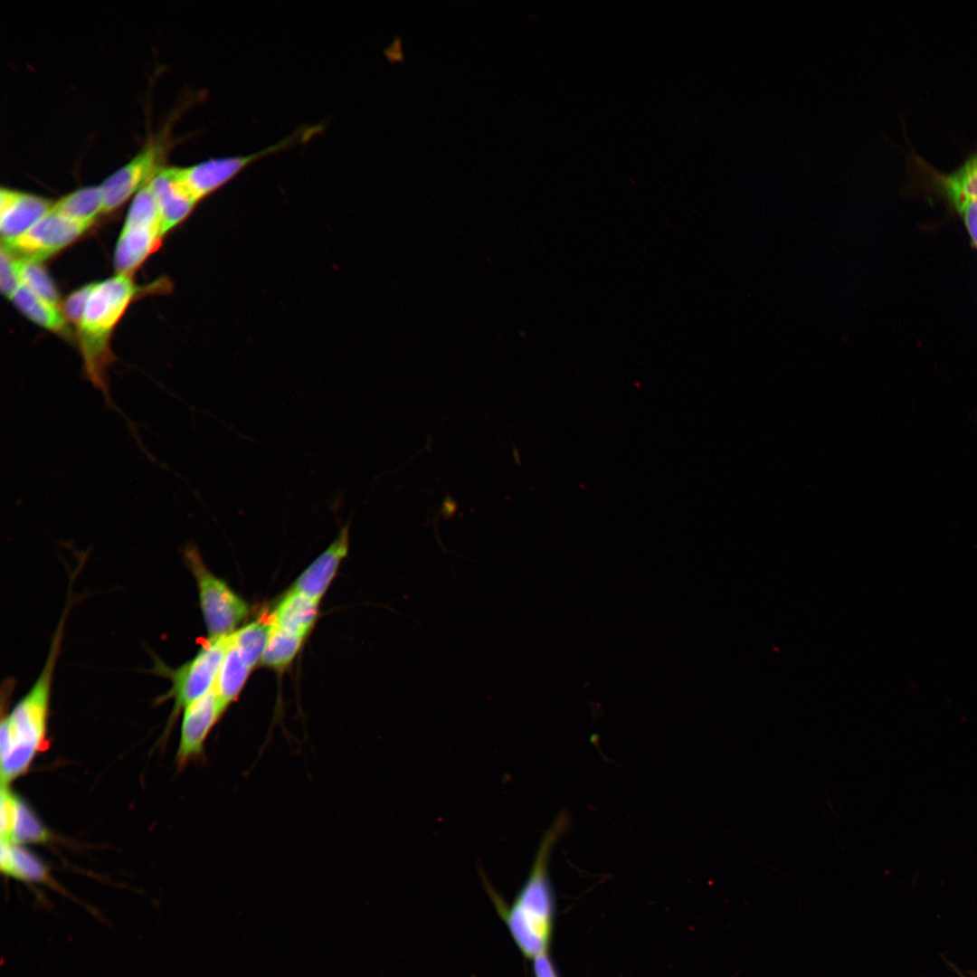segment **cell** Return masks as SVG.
<instances>
[{"label":"cell","instance_id":"1","mask_svg":"<svg viewBox=\"0 0 977 977\" xmlns=\"http://www.w3.org/2000/svg\"><path fill=\"white\" fill-rule=\"evenodd\" d=\"M66 616L61 618L42 671L30 690L6 716L0 734L1 784L25 773L39 752L48 745L47 724L52 678L60 652Z\"/></svg>","mask_w":977,"mask_h":977},{"label":"cell","instance_id":"2","mask_svg":"<svg viewBox=\"0 0 977 977\" xmlns=\"http://www.w3.org/2000/svg\"><path fill=\"white\" fill-rule=\"evenodd\" d=\"M568 825V817L561 814L545 833L536 850L528 877L511 906L507 907L489 887V896L508 930L527 958L547 951L554 915V895L548 876V862L553 846Z\"/></svg>","mask_w":977,"mask_h":977},{"label":"cell","instance_id":"3","mask_svg":"<svg viewBox=\"0 0 977 977\" xmlns=\"http://www.w3.org/2000/svg\"><path fill=\"white\" fill-rule=\"evenodd\" d=\"M137 291L128 275L118 274L96 283L78 326L87 377L106 396L105 371L112 358L109 336Z\"/></svg>","mask_w":977,"mask_h":977},{"label":"cell","instance_id":"4","mask_svg":"<svg viewBox=\"0 0 977 977\" xmlns=\"http://www.w3.org/2000/svg\"><path fill=\"white\" fill-rule=\"evenodd\" d=\"M229 636L209 638L193 659L175 669L155 659L152 671L171 682L169 690L160 696L157 702L174 700L170 716L172 722L181 710L184 711L213 687L229 645Z\"/></svg>","mask_w":977,"mask_h":977},{"label":"cell","instance_id":"5","mask_svg":"<svg viewBox=\"0 0 977 977\" xmlns=\"http://www.w3.org/2000/svg\"><path fill=\"white\" fill-rule=\"evenodd\" d=\"M183 556L197 583L209 638L232 634L248 613L247 603L206 568L194 545H187L184 548Z\"/></svg>","mask_w":977,"mask_h":977},{"label":"cell","instance_id":"6","mask_svg":"<svg viewBox=\"0 0 977 977\" xmlns=\"http://www.w3.org/2000/svg\"><path fill=\"white\" fill-rule=\"evenodd\" d=\"M303 138L304 131H298L289 138L253 154L211 158L192 166L176 167L177 175L189 194L198 202L225 185L255 160L280 151Z\"/></svg>","mask_w":977,"mask_h":977},{"label":"cell","instance_id":"7","mask_svg":"<svg viewBox=\"0 0 977 977\" xmlns=\"http://www.w3.org/2000/svg\"><path fill=\"white\" fill-rule=\"evenodd\" d=\"M89 226L51 209L26 232L2 246L19 259L39 262L69 245Z\"/></svg>","mask_w":977,"mask_h":977},{"label":"cell","instance_id":"8","mask_svg":"<svg viewBox=\"0 0 977 977\" xmlns=\"http://www.w3.org/2000/svg\"><path fill=\"white\" fill-rule=\"evenodd\" d=\"M224 710L214 686L184 709L176 754L180 768L203 757L205 741Z\"/></svg>","mask_w":977,"mask_h":977},{"label":"cell","instance_id":"9","mask_svg":"<svg viewBox=\"0 0 977 977\" xmlns=\"http://www.w3.org/2000/svg\"><path fill=\"white\" fill-rule=\"evenodd\" d=\"M159 155V145L147 144L103 181L100 187L103 196L104 213L119 207L130 195L138 193L158 168Z\"/></svg>","mask_w":977,"mask_h":977},{"label":"cell","instance_id":"10","mask_svg":"<svg viewBox=\"0 0 977 977\" xmlns=\"http://www.w3.org/2000/svg\"><path fill=\"white\" fill-rule=\"evenodd\" d=\"M46 198L1 188L0 231L2 243H7L32 228L52 207Z\"/></svg>","mask_w":977,"mask_h":977},{"label":"cell","instance_id":"11","mask_svg":"<svg viewBox=\"0 0 977 977\" xmlns=\"http://www.w3.org/2000/svg\"><path fill=\"white\" fill-rule=\"evenodd\" d=\"M148 184L158 206L163 236L189 214L197 201L180 181L176 166L158 167Z\"/></svg>","mask_w":977,"mask_h":977},{"label":"cell","instance_id":"12","mask_svg":"<svg viewBox=\"0 0 977 977\" xmlns=\"http://www.w3.org/2000/svg\"><path fill=\"white\" fill-rule=\"evenodd\" d=\"M349 526L340 527L337 537L299 576L292 591L319 602L349 549Z\"/></svg>","mask_w":977,"mask_h":977},{"label":"cell","instance_id":"13","mask_svg":"<svg viewBox=\"0 0 977 977\" xmlns=\"http://www.w3.org/2000/svg\"><path fill=\"white\" fill-rule=\"evenodd\" d=\"M162 238L159 227L124 225L115 251L118 274L129 275L153 251Z\"/></svg>","mask_w":977,"mask_h":977},{"label":"cell","instance_id":"14","mask_svg":"<svg viewBox=\"0 0 977 977\" xmlns=\"http://www.w3.org/2000/svg\"><path fill=\"white\" fill-rule=\"evenodd\" d=\"M0 868L8 877L24 883L43 884L66 894L53 880L43 862L18 844L1 840Z\"/></svg>","mask_w":977,"mask_h":977},{"label":"cell","instance_id":"15","mask_svg":"<svg viewBox=\"0 0 977 977\" xmlns=\"http://www.w3.org/2000/svg\"><path fill=\"white\" fill-rule=\"evenodd\" d=\"M318 602L292 590L280 602L270 616L272 625L305 638L314 624Z\"/></svg>","mask_w":977,"mask_h":977},{"label":"cell","instance_id":"16","mask_svg":"<svg viewBox=\"0 0 977 977\" xmlns=\"http://www.w3.org/2000/svg\"><path fill=\"white\" fill-rule=\"evenodd\" d=\"M930 174L941 194L957 211L966 202L977 197V151L949 174H942L933 168H930Z\"/></svg>","mask_w":977,"mask_h":977},{"label":"cell","instance_id":"17","mask_svg":"<svg viewBox=\"0 0 977 977\" xmlns=\"http://www.w3.org/2000/svg\"><path fill=\"white\" fill-rule=\"evenodd\" d=\"M11 299L27 318L36 324L64 336L70 334L66 318L58 305L39 297L24 285L18 288Z\"/></svg>","mask_w":977,"mask_h":977},{"label":"cell","instance_id":"18","mask_svg":"<svg viewBox=\"0 0 977 977\" xmlns=\"http://www.w3.org/2000/svg\"><path fill=\"white\" fill-rule=\"evenodd\" d=\"M250 670V666L242 658L229 636V645L213 685L224 709L240 693Z\"/></svg>","mask_w":977,"mask_h":977},{"label":"cell","instance_id":"19","mask_svg":"<svg viewBox=\"0 0 977 977\" xmlns=\"http://www.w3.org/2000/svg\"><path fill=\"white\" fill-rule=\"evenodd\" d=\"M52 209L72 221L90 225L103 212L101 189L100 185L77 189L54 203Z\"/></svg>","mask_w":977,"mask_h":977},{"label":"cell","instance_id":"20","mask_svg":"<svg viewBox=\"0 0 977 977\" xmlns=\"http://www.w3.org/2000/svg\"><path fill=\"white\" fill-rule=\"evenodd\" d=\"M270 628V618L268 621L258 620L233 631L230 635L232 643L251 669L262 658Z\"/></svg>","mask_w":977,"mask_h":977},{"label":"cell","instance_id":"21","mask_svg":"<svg viewBox=\"0 0 977 977\" xmlns=\"http://www.w3.org/2000/svg\"><path fill=\"white\" fill-rule=\"evenodd\" d=\"M303 639L271 624L267 646L261 659L262 664L275 669L286 667L295 658Z\"/></svg>","mask_w":977,"mask_h":977},{"label":"cell","instance_id":"22","mask_svg":"<svg viewBox=\"0 0 977 977\" xmlns=\"http://www.w3.org/2000/svg\"><path fill=\"white\" fill-rule=\"evenodd\" d=\"M50 839V833L40 821L36 814L23 800L18 798L16 810L8 842L14 844L43 843Z\"/></svg>","mask_w":977,"mask_h":977},{"label":"cell","instance_id":"23","mask_svg":"<svg viewBox=\"0 0 977 977\" xmlns=\"http://www.w3.org/2000/svg\"><path fill=\"white\" fill-rule=\"evenodd\" d=\"M124 225H149L161 230L158 206L148 181L136 194Z\"/></svg>","mask_w":977,"mask_h":977},{"label":"cell","instance_id":"24","mask_svg":"<svg viewBox=\"0 0 977 977\" xmlns=\"http://www.w3.org/2000/svg\"><path fill=\"white\" fill-rule=\"evenodd\" d=\"M20 277L21 285L47 301L58 305L56 288L39 262L21 259Z\"/></svg>","mask_w":977,"mask_h":977},{"label":"cell","instance_id":"25","mask_svg":"<svg viewBox=\"0 0 977 977\" xmlns=\"http://www.w3.org/2000/svg\"><path fill=\"white\" fill-rule=\"evenodd\" d=\"M0 286L2 293L9 298L14 296L21 286V259L1 246Z\"/></svg>","mask_w":977,"mask_h":977},{"label":"cell","instance_id":"26","mask_svg":"<svg viewBox=\"0 0 977 977\" xmlns=\"http://www.w3.org/2000/svg\"><path fill=\"white\" fill-rule=\"evenodd\" d=\"M18 798L8 785L2 784L0 803L1 840L9 841L10 839Z\"/></svg>","mask_w":977,"mask_h":977},{"label":"cell","instance_id":"27","mask_svg":"<svg viewBox=\"0 0 977 977\" xmlns=\"http://www.w3.org/2000/svg\"><path fill=\"white\" fill-rule=\"evenodd\" d=\"M96 283L87 284L72 292L65 300L63 306L64 316L77 327L83 316L89 298Z\"/></svg>","mask_w":977,"mask_h":977},{"label":"cell","instance_id":"28","mask_svg":"<svg viewBox=\"0 0 977 977\" xmlns=\"http://www.w3.org/2000/svg\"><path fill=\"white\" fill-rule=\"evenodd\" d=\"M958 212L962 214L971 239L977 247V197L966 202Z\"/></svg>","mask_w":977,"mask_h":977},{"label":"cell","instance_id":"29","mask_svg":"<svg viewBox=\"0 0 977 977\" xmlns=\"http://www.w3.org/2000/svg\"><path fill=\"white\" fill-rule=\"evenodd\" d=\"M533 968L535 977H557L547 952L534 958Z\"/></svg>","mask_w":977,"mask_h":977},{"label":"cell","instance_id":"30","mask_svg":"<svg viewBox=\"0 0 977 977\" xmlns=\"http://www.w3.org/2000/svg\"><path fill=\"white\" fill-rule=\"evenodd\" d=\"M385 54L388 59L394 62L403 61V52L402 51V41L400 37H395L392 44L385 50Z\"/></svg>","mask_w":977,"mask_h":977},{"label":"cell","instance_id":"31","mask_svg":"<svg viewBox=\"0 0 977 977\" xmlns=\"http://www.w3.org/2000/svg\"><path fill=\"white\" fill-rule=\"evenodd\" d=\"M457 511V504L450 497L447 496L442 503L441 515L446 518H452Z\"/></svg>","mask_w":977,"mask_h":977},{"label":"cell","instance_id":"32","mask_svg":"<svg viewBox=\"0 0 977 977\" xmlns=\"http://www.w3.org/2000/svg\"><path fill=\"white\" fill-rule=\"evenodd\" d=\"M956 972H958L960 977H977V972H972V971L959 972L958 970H956Z\"/></svg>","mask_w":977,"mask_h":977}]
</instances>
